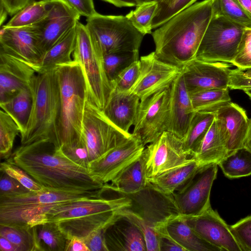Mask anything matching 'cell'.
<instances>
[{"label": "cell", "instance_id": "1", "mask_svg": "<svg viewBox=\"0 0 251 251\" xmlns=\"http://www.w3.org/2000/svg\"><path fill=\"white\" fill-rule=\"evenodd\" d=\"M9 158L43 186L74 192L101 189L104 184L93 178L88 169L72 161L51 142L21 145Z\"/></svg>", "mask_w": 251, "mask_h": 251}, {"label": "cell", "instance_id": "2", "mask_svg": "<svg viewBox=\"0 0 251 251\" xmlns=\"http://www.w3.org/2000/svg\"><path fill=\"white\" fill-rule=\"evenodd\" d=\"M213 13V0H204L194 3L160 26L151 33L156 57L182 70L195 59Z\"/></svg>", "mask_w": 251, "mask_h": 251}, {"label": "cell", "instance_id": "3", "mask_svg": "<svg viewBox=\"0 0 251 251\" xmlns=\"http://www.w3.org/2000/svg\"><path fill=\"white\" fill-rule=\"evenodd\" d=\"M103 187L91 191L74 192L45 188L41 191L0 195V225L28 228L47 222L46 214L64 202L100 197Z\"/></svg>", "mask_w": 251, "mask_h": 251}, {"label": "cell", "instance_id": "4", "mask_svg": "<svg viewBox=\"0 0 251 251\" xmlns=\"http://www.w3.org/2000/svg\"><path fill=\"white\" fill-rule=\"evenodd\" d=\"M60 91V111L54 145L66 148L82 140L86 87L79 63L73 60L55 68Z\"/></svg>", "mask_w": 251, "mask_h": 251}, {"label": "cell", "instance_id": "5", "mask_svg": "<svg viewBox=\"0 0 251 251\" xmlns=\"http://www.w3.org/2000/svg\"><path fill=\"white\" fill-rule=\"evenodd\" d=\"M30 88L32 104L21 145L38 141L55 144L60 111V91L55 68L36 73Z\"/></svg>", "mask_w": 251, "mask_h": 251}, {"label": "cell", "instance_id": "6", "mask_svg": "<svg viewBox=\"0 0 251 251\" xmlns=\"http://www.w3.org/2000/svg\"><path fill=\"white\" fill-rule=\"evenodd\" d=\"M73 60L77 62L85 79L87 100L103 110L112 87L106 74L104 55L101 49L91 41L86 25L76 24V37Z\"/></svg>", "mask_w": 251, "mask_h": 251}, {"label": "cell", "instance_id": "7", "mask_svg": "<svg viewBox=\"0 0 251 251\" xmlns=\"http://www.w3.org/2000/svg\"><path fill=\"white\" fill-rule=\"evenodd\" d=\"M86 27L92 42L104 55L121 51H139L145 36L126 16L97 13L87 18Z\"/></svg>", "mask_w": 251, "mask_h": 251}, {"label": "cell", "instance_id": "8", "mask_svg": "<svg viewBox=\"0 0 251 251\" xmlns=\"http://www.w3.org/2000/svg\"><path fill=\"white\" fill-rule=\"evenodd\" d=\"M246 27L213 9L212 17L196 53L195 59L231 64Z\"/></svg>", "mask_w": 251, "mask_h": 251}, {"label": "cell", "instance_id": "9", "mask_svg": "<svg viewBox=\"0 0 251 251\" xmlns=\"http://www.w3.org/2000/svg\"><path fill=\"white\" fill-rule=\"evenodd\" d=\"M131 135L119 129L102 110L86 100L82 137L87 148L90 164L103 158Z\"/></svg>", "mask_w": 251, "mask_h": 251}, {"label": "cell", "instance_id": "10", "mask_svg": "<svg viewBox=\"0 0 251 251\" xmlns=\"http://www.w3.org/2000/svg\"><path fill=\"white\" fill-rule=\"evenodd\" d=\"M129 198V209L139 215L157 233L174 219L182 216L173 195L165 194L148 182L140 191L132 194L117 193Z\"/></svg>", "mask_w": 251, "mask_h": 251}, {"label": "cell", "instance_id": "11", "mask_svg": "<svg viewBox=\"0 0 251 251\" xmlns=\"http://www.w3.org/2000/svg\"><path fill=\"white\" fill-rule=\"evenodd\" d=\"M170 87L140 100L132 134L144 146L167 131L170 112Z\"/></svg>", "mask_w": 251, "mask_h": 251}, {"label": "cell", "instance_id": "12", "mask_svg": "<svg viewBox=\"0 0 251 251\" xmlns=\"http://www.w3.org/2000/svg\"><path fill=\"white\" fill-rule=\"evenodd\" d=\"M47 2V15L32 25L42 55L76 25L80 17L65 0Z\"/></svg>", "mask_w": 251, "mask_h": 251}, {"label": "cell", "instance_id": "13", "mask_svg": "<svg viewBox=\"0 0 251 251\" xmlns=\"http://www.w3.org/2000/svg\"><path fill=\"white\" fill-rule=\"evenodd\" d=\"M144 153L148 182L193 159L184 151L182 140L168 131L147 146Z\"/></svg>", "mask_w": 251, "mask_h": 251}, {"label": "cell", "instance_id": "14", "mask_svg": "<svg viewBox=\"0 0 251 251\" xmlns=\"http://www.w3.org/2000/svg\"><path fill=\"white\" fill-rule=\"evenodd\" d=\"M138 77L128 92L140 100L170 87L181 72L178 67L159 59L154 51L140 57Z\"/></svg>", "mask_w": 251, "mask_h": 251}, {"label": "cell", "instance_id": "15", "mask_svg": "<svg viewBox=\"0 0 251 251\" xmlns=\"http://www.w3.org/2000/svg\"><path fill=\"white\" fill-rule=\"evenodd\" d=\"M218 164L203 167L184 189L173 195L181 214L184 217L198 215L210 206V196L216 178Z\"/></svg>", "mask_w": 251, "mask_h": 251}, {"label": "cell", "instance_id": "16", "mask_svg": "<svg viewBox=\"0 0 251 251\" xmlns=\"http://www.w3.org/2000/svg\"><path fill=\"white\" fill-rule=\"evenodd\" d=\"M102 196L60 204L46 214V221L55 223L106 212L118 211L131 206V201L126 196L118 195L117 197L105 198Z\"/></svg>", "mask_w": 251, "mask_h": 251}, {"label": "cell", "instance_id": "17", "mask_svg": "<svg viewBox=\"0 0 251 251\" xmlns=\"http://www.w3.org/2000/svg\"><path fill=\"white\" fill-rule=\"evenodd\" d=\"M145 146L139 138L132 134L103 158L91 163L89 173L96 180L103 184H107L141 155Z\"/></svg>", "mask_w": 251, "mask_h": 251}, {"label": "cell", "instance_id": "18", "mask_svg": "<svg viewBox=\"0 0 251 251\" xmlns=\"http://www.w3.org/2000/svg\"><path fill=\"white\" fill-rule=\"evenodd\" d=\"M230 66L221 62H204L196 59L191 61L181 71L188 93L228 88Z\"/></svg>", "mask_w": 251, "mask_h": 251}, {"label": "cell", "instance_id": "19", "mask_svg": "<svg viewBox=\"0 0 251 251\" xmlns=\"http://www.w3.org/2000/svg\"><path fill=\"white\" fill-rule=\"evenodd\" d=\"M183 217L201 237L221 251H241L229 226L211 206L198 215Z\"/></svg>", "mask_w": 251, "mask_h": 251}, {"label": "cell", "instance_id": "20", "mask_svg": "<svg viewBox=\"0 0 251 251\" xmlns=\"http://www.w3.org/2000/svg\"><path fill=\"white\" fill-rule=\"evenodd\" d=\"M215 115L218 129L227 149V155L243 148L249 121L246 111L230 101L219 108Z\"/></svg>", "mask_w": 251, "mask_h": 251}, {"label": "cell", "instance_id": "21", "mask_svg": "<svg viewBox=\"0 0 251 251\" xmlns=\"http://www.w3.org/2000/svg\"><path fill=\"white\" fill-rule=\"evenodd\" d=\"M0 50L27 63L37 62L42 56L32 25L16 27L2 26Z\"/></svg>", "mask_w": 251, "mask_h": 251}, {"label": "cell", "instance_id": "22", "mask_svg": "<svg viewBox=\"0 0 251 251\" xmlns=\"http://www.w3.org/2000/svg\"><path fill=\"white\" fill-rule=\"evenodd\" d=\"M25 62L0 51V102L10 99L30 85L36 75Z\"/></svg>", "mask_w": 251, "mask_h": 251}, {"label": "cell", "instance_id": "23", "mask_svg": "<svg viewBox=\"0 0 251 251\" xmlns=\"http://www.w3.org/2000/svg\"><path fill=\"white\" fill-rule=\"evenodd\" d=\"M195 113L181 72L170 86V112L167 131L182 140Z\"/></svg>", "mask_w": 251, "mask_h": 251}, {"label": "cell", "instance_id": "24", "mask_svg": "<svg viewBox=\"0 0 251 251\" xmlns=\"http://www.w3.org/2000/svg\"><path fill=\"white\" fill-rule=\"evenodd\" d=\"M105 238L108 251H147L140 230L121 215L106 229Z\"/></svg>", "mask_w": 251, "mask_h": 251}, {"label": "cell", "instance_id": "25", "mask_svg": "<svg viewBox=\"0 0 251 251\" xmlns=\"http://www.w3.org/2000/svg\"><path fill=\"white\" fill-rule=\"evenodd\" d=\"M140 100L136 95L112 90L103 112L117 127L126 133L135 123Z\"/></svg>", "mask_w": 251, "mask_h": 251}, {"label": "cell", "instance_id": "26", "mask_svg": "<svg viewBox=\"0 0 251 251\" xmlns=\"http://www.w3.org/2000/svg\"><path fill=\"white\" fill-rule=\"evenodd\" d=\"M118 212H106L55 223L68 240L73 237L84 239L94 231L108 227L120 216Z\"/></svg>", "mask_w": 251, "mask_h": 251}, {"label": "cell", "instance_id": "27", "mask_svg": "<svg viewBox=\"0 0 251 251\" xmlns=\"http://www.w3.org/2000/svg\"><path fill=\"white\" fill-rule=\"evenodd\" d=\"M76 37V25L45 52L37 62L33 63L25 62L29 65L36 73L47 72L58 65L69 63L73 60L71 54L75 49Z\"/></svg>", "mask_w": 251, "mask_h": 251}, {"label": "cell", "instance_id": "28", "mask_svg": "<svg viewBox=\"0 0 251 251\" xmlns=\"http://www.w3.org/2000/svg\"><path fill=\"white\" fill-rule=\"evenodd\" d=\"M145 163L143 151L138 158L124 169L111 182V184H105L107 190L116 193L132 194L144 188L148 183Z\"/></svg>", "mask_w": 251, "mask_h": 251}, {"label": "cell", "instance_id": "29", "mask_svg": "<svg viewBox=\"0 0 251 251\" xmlns=\"http://www.w3.org/2000/svg\"><path fill=\"white\" fill-rule=\"evenodd\" d=\"M202 167L193 158L188 163L166 172L148 182L160 191L173 195L188 185Z\"/></svg>", "mask_w": 251, "mask_h": 251}, {"label": "cell", "instance_id": "30", "mask_svg": "<svg viewBox=\"0 0 251 251\" xmlns=\"http://www.w3.org/2000/svg\"><path fill=\"white\" fill-rule=\"evenodd\" d=\"M169 235L186 251H221L201 237L187 223L183 216L167 226Z\"/></svg>", "mask_w": 251, "mask_h": 251}, {"label": "cell", "instance_id": "31", "mask_svg": "<svg viewBox=\"0 0 251 251\" xmlns=\"http://www.w3.org/2000/svg\"><path fill=\"white\" fill-rule=\"evenodd\" d=\"M225 142L215 120L205 135L196 153L193 157L201 167L218 163L227 155Z\"/></svg>", "mask_w": 251, "mask_h": 251}, {"label": "cell", "instance_id": "32", "mask_svg": "<svg viewBox=\"0 0 251 251\" xmlns=\"http://www.w3.org/2000/svg\"><path fill=\"white\" fill-rule=\"evenodd\" d=\"M32 104L30 85L21 90L8 100L0 102L1 109L7 113L20 129L21 136L26 129Z\"/></svg>", "mask_w": 251, "mask_h": 251}, {"label": "cell", "instance_id": "33", "mask_svg": "<svg viewBox=\"0 0 251 251\" xmlns=\"http://www.w3.org/2000/svg\"><path fill=\"white\" fill-rule=\"evenodd\" d=\"M35 251H64L68 239L54 222L33 226Z\"/></svg>", "mask_w": 251, "mask_h": 251}, {"label": "cell", "instance_id": "34", "mask_svg": "<svg viewBox=\"0 0 251 251\" xmlns=\"http://www.w3.org/2000/svg\"><path fill=\"white\" fill-rule=\"evenodd\" d=\"M215 118L214 113L195 112L182 140L184 151L192 157L198 151Z\"/></svg>", "mask_w": 251, "mask_h": 251}, {"label": "cell", "instance_id": "35", "mask_svg": "<svg viewBox=\"0 0 251 251\" xmlns=\"http://www.w3.org/2000/svg\"><path fill=\"white\" fill-rule=\"evenodd\" d=\"M228 88H216L189 94L195 112L214 113L231 101Z\"/></svg>", "mask_w": 251, "mask_h": 251}, {"label": "cell", "instance_id": "36", "mask_svg": "<svg viewBox=\"0 0 251 251\" xmlns=\"http://www.w3.org/2000/svg\"><path fill=\"white\" fill-rule=\"evenodd\" d=\"M225 176L236 178L251 175V152L243 147L227 155L218 164Z\"/></svg>", "mask_w": 251, "mask_h": 251}, {"label": "cell", "instance_id": "37", "mask_svg": "<svg viewBox=\"0 0 251 251\" xmlns=\"http://www.w3.org/2000/svg\"><path fill=\"white\" fill-rule=\"evenodd\" d=\"M48 11L47 0L33 1L15 14L3 26L16 27L30 25L42 19L47 15Z\"/></svg>", "mask_w": 251, "mask_h": 251}, {"label": "cell", "instance_id": "38", "mask_svg": "<svg viewBox=\"0 0 251 251\" xmlns=\"http://www.w3.org/2000/svg\"><path fill=\"white\" fill-rule=\"evenodd\" d=\"M20 129L13 119L5 111H0V156L1 158H9L16 136Z\"/></svg>", "mask_w": 251, "mask_h": 251}, {"label": "cell", "instance_id": "39", "mask_svg": "<svg viewBox=\"0 0 251 251\" xmlns=\"http://www.w3.org/2000/svg\"><path fill=\"white\" fill-rule=\"evenodd\" d=\"M213 9L228 20L251 28V16L237 0H213Z\"/></svg>", "mask_w": 251, "mask_h": 251}, {"label": "cell", "instance_id": "40", "mask_svg": "<svg viewBox=\"0 0 251 251\" xmlns=\"http://www.w3.org/2000/svg\"><path fill=\"white\" fill-rule=\"evenodd\" d=\"M139 51H121L104 55V68L110 83L125 68L139 60Z\"/></svg>", "mask_w": 251, "mask_h": 251}, {"label": "cell", "instance_id": "41", "mask_svg": "<svg viewBox=\"0 0 251 251\" xmlns=\"http://www.w3.org/2000/svg\"><path fill=\"white\" fill-rule=\"evenodd\" d=\"M197 0H161L151 21L152 29L159 27L176 14L193 5Z\"/></svg>", "mask_w": 251, "mask_h": 251}, {"label": "cell", "instance_id": "42", "mask_svg": "<svg viewBox=\"0 0 251 251\" xmlns=\"http://www.w3.org/2000/svg\"><path fill=\"white\" fill-rule=\"evenodd\" d=\"M157 3H145L138 5L134 10L126 16L133 25L143 35L151 32V21L157 8Z\"/></svg>", "mask_w": 251, "mask_h": 251}, {"label": "cell", "instance_id": "43", "mask_svg": "<svg viewBox=\"0 0 251 251\" xmlns=\"http://www.w3.org/2000/svg\"><path fill=\"white\" fill-rule=\"evenodd\" d=\"M0 236L15 245L19 251H35L31 227L23 228L0 225Z\"/></svg>", "mask_w": 251, "mask_h": 251}, {"label": "cell", "instance_id": "44", "mask_svg": "<svg viewBox=\"0 0 251 251\" xmlns=\"http://www.w3.org/2000/svg\"><path fill=\"white\" fill-rule=\"evenodd\" d=\"M118 213L131 221L140 230L145 238L147 251H159L157 233L139 215L128 208L119 210Z\"/></svg>", "mask_w": 251, "mask_h": 251}, {"label": "cell", "instance_id": "45", "mask_svg": "<svg viewBox=\"0 0 251 251\" xmlns=\"http://www.w3.org/2000/svg\"><path fill=\"white\" fill-rule=\"evenodd\" d=\"M0 170L18 181L29 191H41L45 190L46 188L35 180L9 158L5 161L1 162Z\"/></svg>", "mask_w": 251, "mask_h": 251}, {"label": "cell", "instance_id": "46", "mask_svg": "<svg viewBox=\"0 0 251 251\" xmlns=\"http://www.w3.org/2000/svg\"><path fill=\"white\" fill-rule=\"evenodd\" d=\"M140 69V59L122 71L111 82L112 90L120 92H128L136 81Z\"/></svg>", "mask_w": 251, "mask_h": 251}, {"label": "cell", "instance_id": "47", "mask_svg": "<svg viewBox=\"0 0 251 251\" xmlns=\"http://www.w3.org/2000/svg\"><path fill=\"white\" fill-rule=\"evenodd\" d=\"M231 64L242 70L251 69V28H246Z\"/></svg>", "mask_w": 251, "mask_h": 251}, {"label": "cell", "instance_id": "48", "mask_svg": "<svg viewBox=\"0 0 251 251\" xmlns=\"http://www.w3.org/2000/svg\"><path fill=\"white\" fill-rule=\"evenodd\" d=\"M229 228L241 251H251V215L229 226Z\"/></svg>", "mask_w": 251, "mask_h": 251}, {"label": "cell", "instance_id": "49", "mask_svg": "<svg viewBox=\"0 0 251 251\" xmlns=\"http://www.w3.org/2000/svg\"><path fill=\"white\" fill-rule=\"evenodd\" d=\"M59 149L64 156L76 164L88 169L90 164L88 152L83 139L81 142L75 145Z\"/></svg>", "mask_w": 251, "mask_h": 251}, {"label": "cell", "instance_id": "50", "mask_svg": "<svg viewBox=\"0 0 251 251\" xmlns=\"http://www.w3.org/2000/svg\"><path fill=\"white\" fill-rule=\"evenodd\" d=\"M0 172V195L23 193L29 191L18 181L5 172Z\"/></svg>", "mask_w": 251, "mask_h": 251}, {"label": "cell", "instance_id": "51", "mask_svg": "<svg viewBox=\"0 0 251 251\" xmlns=\"http://www.w3.org/2000/svg\"><path fill=\"white\" fill-rule=\"evenodd\" d=\"M107 228L94 231L82 239L90 251H108L105 238V231Z\"/></svg>", "mask_w": 251, "mask_h": 251}, {"label": "cell", "instance_id": "52", "mask_svg": "<svg viewBox=\"0 0 251 251\" xmlns=\"http://www.w3.org/2000/svg\"><path fill=\"white\" fill-rule=\"evenodd\" d=\"M77 13L87 18L98 13L93 0H65Z\"/></svg>", "mask_w": 251, "mask_h": 251}, {"label": "cell", "instance_id": "53", "mask_svg": "<svg viewBox=\"0 0 251 251\" xmlns=\"http://www.w3.org/2000/svg\"><path fill=\"white\" fill-rule=\"evenodd\" d=\"M159 251H186L169 235L167 227L158 232Z\"/></svg>", "mask_w": 251, "mask_h": 251}, {"label": "cell", "instance_id": "54", "mask_svg": "<svg viewBox=\"0 0 251 251\" xmlns=\"http://www.w3.org/2000/svg\"><path fill=\"white\" fill-rule=\"evenodd\" d=\"M33 0H0L1 4L10 15H13Z\"/></svg>", "mask_w": 251, "mask_h": 251}, {"label": "cell", "instance_id": "55", "mask_svg": "<svg viewBox=\"0 0 251 251\" xmlns=\"http://www.w3.org/2000/svg\"><path fill=\"white\" fill-rule=\"evenodd\" d=\"M64 251H90L84 241L77 237L68 240Z\"/></svg>", "mask_w": 251, "mask_h": 251}, {"label": "cell", "instance_id": "56", "mask_svg": "<svg viewBox=\"0 0 251 251\" xmlns=\"http://www.w3.org/2000/svg\"><path fill=\"white\" fill-rule=\"evenodd\" d=\"M0 251H19L18 247L5 238L0 236Z\"/></svg>", "mask_w": 251, "mask_h": 251}, {"label": "cell", "instance_id": "57", "mask_svg": "<svg viewBox=\"0 0 251 251\" xmlns=\"http://www.w3.org/2000/svg\"><path fill=\"white\" fill-rule=\"evenodd\" d=\"M110 3L117 7H131L137 6V4L133 0H102Z\"/></svg>", "mask_w": 251, "mask_h": 251}, {"label": "cell", "instance_id": "58", "mask_svg": "<svg viewBox=\"0 0 251 251\" xmlns=\"http://www.w3.org/2000/svg\"><path fill=\"white\" fill-rule=\"evenodd\" d=\"M244 147L251 152V118L249 119L248 130L244 143Z\"/></svg>", "mask_w": 251, "mask_h": 251}, {"label": "cell", "instance_id": "59", "mask_svg": "<svg viewBox=\"0 0 251 251\" xmlns=\"http://www.w3.org/2000/svg\"><path fill=\"white\" fill-rule=\"evenodd\" d=\"M251 16V0H237Z\"/></svg>", "mask_w": 251, "mask_h": 251}, {"label": "cell", "instance_id": "60", "mask_svg": "<svg viewBox=\"0 0 251 251\" xmlns=\"http://www.w3.org/2000/svg\"><path fill=\"white\" fill-rule=\"evenodd\" d=\"M8 13L4 9L3 6L0 4V25L1 26L3 23L5 21L6 17L7 14Z\"/></svg>", "mask_w": 251, "mask_h": 251}, {"label": "cell", "instance_id": "61", "mask_svg": "<svg viewBox=\"0 0 251 251\" xmlns=\"http://www.w3.org/2000/svg\"><path fill=\"white\" fill-rule=\"evenodd\" d=\"M136 2V3L138 5H142L145 3H153L156 2L158 3L161 0H133Z\"/></svg>", "mask_w": 251, "mask_h": 251}, {"label": "cell", "instance_id": "62", "mask_svg": "<svg viewBox=\"0 0 251 251\" xmlns=\"http://www.w3.org/2000/svg\"><path fill=\"white\" fill-rule=\"evenodd\" d=\"M241 70L242 73L244 75L249 77H251V69L246 70Z\"/></svg>", "mask_w": 251, "mask_h": 251}, {"label": "cell", "instance_id": "63", "mask_svg": "<svg viewBox=\"0 0 251 251\" xmlns=\"http://www.w3.org/2000/svg\"><path fill=\"white\" fill-rule=\"evenodd\" d=\"M249 97L250 98V100H251V96H249Z\"/></svg>", "mask_w": 251, "mask_h": 251}]
</instances>
